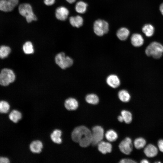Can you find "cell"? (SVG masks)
<instances>
[{
	"label": "cell",
	"mask_w": 163,
	"mask_h": 163,
	"mask_svg": "<svg viewBox=\"0 0 163 163\" xmlns=\"http://www.w3.org/2000/svg\"><path fill=\"white\" fill-rule=\"evenodd\" d=\"M71 137L73 141L78 143L82 147H88L91 143V132L84 126L75 128L72 133Z\"/></svg>",
	"instance_id": "obj_1"
},
{
	"label": "cell",
	"mask_w": 163,
	"mask_h": 163,
	"mask_svg": "<svg viewBox=\"0 0 163 163\" xmlns=\"http://www.w3.org/2000/svg\"><path fill=\"white\" fill-rule=\"evenodd\" d=\"M145 53L148 56H152L155 59L161 57L163 53V46L156 42H153L147 47Z\"/></svg>",
	"instance_id": "obj_2"
},
{
	"label": "cell",
	"mask_w": 163,
	"mask_h": 163,
	"mask_svg": "<svg viewBox=\"0 0 163 163\" xmlns=\"http://www.w3.org/2000/svg\"><path fill=\"white\" fill-rule=\"evenodd\" d=\"M20 14L25 18L27 22L30 23L33 21L37 20V18L33 12L31 5L28 3L21 4L18 7Z\"/></svg>",
	"instance_id": "obj_3"
},
{
	"label": "cell",
	"mask_w": 163,
	"mask_h": 163,
	"mask_svg": "<svg viewBox=\"0 0 163 163\" xmlns=\"http://www.w3.org/2000/svg\"><path fill=\"white\" fill-rule=\"evenodd\" d=\"M15 75L11 69L5 68L2 69L0 73V85L7 86L13 82L15 80Z\"/></svg>",
	"instance_id": "obj_4"
},
{
	"label": "cell",
	"mask_w": 163,
	"mask_h": 163,
	"mask_svg": "<svg viewBox=\"0 0 163 163\" xmlns=\"http://www.w3.org/2000/svg\"><path fill=\"white\" fill-rule=\"evenodd\" d=\"M56 64L61 69H65L71 66L73 64V59L70 57L66 56L63 52L57 54L55 57Z\"/></svg>",
	"instance_id": "obj_5"
},
{
	"label": "cell",
	"mask_w": 163,
	"mask_h": 163,
	"mask_svg": "<svg viewBox=\"0 0 163 163\" xmlns=\"http://www.w3.org/2000/svg\"><path fill=\"white\" fill-rule=\"evenodd\" d=\"M93 29L96 35L99 36H102L108 32L109 30L108 24L104 20H97L94 23Z\"/></svg>",
	"instance_id": "obj_6"
},
{
	"label": "cell",
	"mask_w": 163,
	"mask_h": 163,
	"mask_svg": "<svg viewBox=\"0 0 163 163\" xmlns=\"http://www.w3.org/2000/svg\"><path fill=\"white\" fill-rule=\"evenodd\" d=\"M104 130L100 126H96L93 127L92 130V141L91 144L93 146H96L102 141L104 136Z\"/></svg>",
	"instance_id": "obj_7"
},
{
	"label": "cell",
	"mask_w": 163,
	"mask_h": 163,
	"mask_svg": "<svg viewBox=\"0 0 163 163\" xmlns=\"http://www.w3.org/2000/svg\"><path fill=\"white\" fill-rule=\"evenodd\" d=\"M120 151L126 155H129L133 149L132 140L129 137H126L120 143L119 145Z\"/></svg>",
	"instance_id": "obj_8"
},
{
	"label": "cell",
	"mask_w": 163,
	"mask_h": 163,
	"mask_svg": "<svg viewBox=\"0 0 163 163\" xmlns=\"http://www.w3.org/2000/svg\"><path fill=\"white\" fill-rule=\"evenodd\" d=\"M69 13V11L66 8L61 6L56 8L55 12V16L58 20L64 21L67 18Z\"/></svg>",
	"instance_id": "obj_9"
},
{
	"label": "cell",
	"mask_w": 163,
	"mask_h": 163,
	"mask_svg": "<svg viewBox=\"0 0 163 163\" xmlns=\"http://www.w3.org/2000/svg\"><path fill=\"white\" fill-rule=\"evenodd\" d=\"M15 7L10 0H0V10L5 12L12 11Z\"/></svg>",
	"instance_id": "obj_10"
},
{
	"label": "cell",
	"mask_w": 163,
	"mask_h": 163,
	"mask_svg": "<svg viewBox=\"0 0 163 163\" xmlns=\"http://www.w3.org/2000/svg\"><path fill=\"white\" fill-rule=\"evenodd\" d=\"M106 82L108 85L112 88H116L120 85V80L117 76L114 74L109 75L106 79Z\"/></svg>",
	"instance_id": "obj_11"
},
{
	"label": "cell",
	"mask_w": 163,
	"mask_h": 163,
	"mask_svg": "<svg viewBox=\"0 0 163 163\" xmlns=\"http://www.w3.org/2000/svg\"><path fill=\"white\" fill-rule=\"evenodd\" d=\"M64 105L67 110H75L77 108L78 106V104L75 99L70 97L65 101Z\"/></svg>",
	"instance_id": "obj_12"
},
{
	"label": "cell",
	"mask_w": 163,
	"mask_h": 163,
	"mask_svg": "<svg viewBox=\"0 0 163 163\" xmlns=\"http://www.w3.org/2000/svg\"><path fill=\"white\" fill-rule=\"evenodd\" d=\"M131 41L132 45L136 47L142 46L144 42L142 36L138 33H135L132 35L131 38Z\"/></svg>",
	"instance_id": "obj_13"
},
{
	"label": "cell",
	"mask_w": 163,
	"mask_h": 163,
	"mask_svg": "<svg viewBox=\"0 0 163 163\" xmlns=\"http://www.w3.org/2000/svg\"><path fill=\"white\" fill-rule=\"evenodd\" d=\"M97 146L99 151L103 154L111 152L112 146L108 142L101 141L97 144Z\"/></svg>",
	"instance_id": "obj_14"
},
{
	"label": "cell",
	"mask_w": 163,
	"mask_h": 163,
	"mask_svg": "<svg viewBox=\"0 0 163 163\" xmlns=\"http://www.w3.org/2000/svg\"><path fill=\"white\" fill-rule=\"evenodd\" d=\"M144 151L146 155L149 158L155 156L158 152L157 148L152 144H149L147 145L144 149Z\"/></svg>",
	"instance_id": "obj_15"
},
{
	"label": "cell",
	"mask_w": 163,
	"mask_h": 163,
	"mask_svg": "<svg viewBox=\"0 0 163 163\" xmlns=\"http://www.w3.org/2000/svg\"><path fill=\"white\" fill-rule=\"evenodd\" d=\"M43 145L40 141L36 140L32 142L30 144V148L33 153H38L41 152L43 148Z\"/></svg>",
	"instance_id": "obj_16"
},
{
	"label": "cell",
	"mask_w": 163,
	"mask_h": 163,
	"mask_svg": "<svg viewBox=\"0 0 163 163\" xmlns=\"http://www.w3.org/2000/svg\"><path fill=\"white\" fill-rule=\"evenodd\" d=\"M69 21L70 24L72 26L77 28L81 27L83 23L82 18L79 15L70 17Z\"/></svg>",
	"instance_id": "obj_17"
},
{
	"label": "cell",
	"mask_w": 163,
	"mask_h": 163,
	"mask_svg": "<svg viewBox=\"0 0 163 163\" xmlns=\"http://www.w3.org/2000/svg\"><path fill=\"white\" fill-rule=\"evenodd\" d=\"M129 34V31L128 29L125 27H121L117 32V36L120 40H125L128 37Z\"/></svg>",
	"instance_id": "obj_18"
},
{
	"label": "cell",
	"mask_w": 163,
	"mask_h": 163,
	"mask_svg": "<svg viewBox=\"0 0 163 163\" xmlns=\"http://www.w3.org/2000/svg\"><path fill=\"white\" fill-rule=\"evenodd\" d=\"M62 134V131L60 130L55 129L50 135L51 139L54 143L60 144L62 142V139L61 138Z\"/></svg>",
	"instance_id": "obj_19"
},
{
	"label": "cell",
	"mask_w": 163,
	"mask_h": 163,
	"mask_svg": "<svg viewBox=\"0 0 163 163\" xmlns=\"http://www.w3.org/2000/svg\"><path fill=\"white\" fill-rule=\"evenodd\" d=\"M154 30L153 26L150 24L144 25L142 28V32L147 37L152 36L154 33Z\"/></svg>",
	"instance_id": "obj_20"
},
{
	"label": "cell",
	"mask_w": 163,
	"mask_h": 163,
	"mask_svg": "<svg viewBox=\"0 0 163 163\" xmlns=\"http://www.w3.org/2000/svg\"><path fill=\"white\" fill-rule=\"evenodd\" d=\"M118 96L120 100L124 102L129 101L131 98L129 93L127 91L124 89L119 91L118 93Z\"/></svg>",
	"instance_id": "obj_21"
},
{
	"label": "cell",
	"mask_w": 163,
	"mask_h": 163,
	"mask_svg": "<svg viewBox=\"0 0 163 163\" xmlns=\"http://www.w3.org/2000/svg\"><path fill=\"white\" fill-rule=\"evenodd\" d=\"M87 4L82 1L78 2L75 6V10L78 13L83 14L85 13L87 9Z\"/></svg>",
	"instance_id": "obj_22"
},
{
	"label": "cell",
	"mask_w": 163,
	"mask_h": 163,
	"mask_svg": "<svg viewBox=\"0 0 163 163\" xmlns=\"http://www.w3.org/2000/svg\"><path fill=\"white\" fill-rule=\"evenodd\" d=\"M24 53L27 54H33L34 52V49L32 43L29 41L26 42L23 46Z\"/></svg>",
	"instance_id": "obj_23"
},
{
	"label": "cell",
	"mask_w": 163,
	"mask_h": 163,
	"mask_svg": "<svg viewBox=\"0 0 163 163\" xmlns=\"http://www.w3.org/2000/svg\"><path fill=\"white\" fill-rule=\"evenodd\" d=\"M85 100L88 103L94 105L97 104L99 101L98 97L94 94H90L87 95Z\"/></svg>",
	"instance_id": "obj_24"
},
{
	"label": "cell",
	"mask_w": 163,
	"mask_h": 163,
	"mask_svg": "<svg viewBox=\"0 0 163 163\" xmlns=\"http://www.w3.org/2000/svg\"><path fill=\"white\" fill-rule=\"evenodd\" d=\"M21 117V113L16 110H13L9 115V118L10 120L15 123L18 122Z\"/></svg>",
	"instance_id": "obj_25"
},
{
	"label": "cell",
	"mask_w": 163,
	"mask_h": 163,
	"mask_svg": "<svg viewBox=\"0 0 163 163\" xmlns=\"http://www.w3.org/2000/svg\"><path fill=\"white\" fill-rule=\"evenodd\" d=\"M105 136L107 139L111 142L115 141L118 138L117 133L113 129L108 130L105 133Z\"/></svg>",
	"instance_id": "obj_26"
},
{
	"label": "cell",
	"mask_w": 163,
	"mask_h": 163,
	"mask_svg": "<svg viewBox=\"0 0 163 163\" xmlns=\"http://www.w3.org/2000/svg\"><path fill=\"white\" fill-rule=\"evenodd\" d=\"M11 49L9 47L2 45L0 47V58L4 59L7 57L10 54Z\"/></svg>",
	"instance_id": "obj_27"
},
{
	"label": "cell",
	"mask_w": 163,
	"mask_h": 163,
	"mask_svg": "<svg viewBox=\"0 0 163 163\" xmlns=\"http://www.w3.org/2000/svg\"><path fill=\"white\" fill-rule=\"evenodd\" d=\"M121 115L123 121L126 123H130L132 119V115L131 113L127 110H123L121 112Z\"/></svg>",
	"instance_id": "obj_28"
},
{
	"label": "cell",
	"mask_w": 163,
	"mask_h": 163,
	"mask_svg": "<svg viewBox=\"0 0 163 163\" xmlns=\"http://www.w3.org/2000/svg\"><path fill=\"white\" fill-rule=\"evenodd\" d=\"M146 143L145 140L142 137L136 139L134 142V145L135 147L137 149L143 148L145 145Z\"/></svg>",
	"instance_id": "obj_29"
},
{
	"label": "cell",
	"mask_w": 163,
	"mask_h": 163,
	"mask_svg": "<svg viewBox=\"0 0 163 163\" xmlns=\"http://www.w3.org/2000/svg\"><path fill=\"white\" fill-rule=\"evenodd\" d=\"M10 106L6 101H2L0 102V112L1 113H7L9 109Z\"/></svg>",
	"instance_id": "obj_30"
},
{
	"label": "cell",
	"mask_w": 163,
	"mask_h": 163,
	"mask_svg": "<svg viewBox=\"0 0 163 163\" xmlns=\"http://www.w3.org/2000/svg\"><path fill=\"white\" fill-rule=\"evenodd\" d=\"M120 163H136V162L133 160L129 159H123L119 162Z\"/></svg>",
	"instance_id": "obj_31"
},
{
	"label": "cell",
	"mask_w": 163,
	"mask_h": 163,
	"mask_svg": "<svg viewBox=\"0 0 163 163\" xmlns=\"http://www.w3.org/2000/svg\"><path fill=\"white\" fill-rule=\"evenodd\" d=\"M158 144L159 150L163 152V140L160 139L158 142Z\"/></svg>",
	"instance_id": "obj_32"
},
{
	"label": "cell",
	"mask_w": 163,
	"mask_h": 163,
	"mask_svg": "<svg viewBox=\"0 0 163 163\" xmlns=\"http://www.w3.org/2000/svg\"><path fill=\"white\" fill-rule=\"evenodd\" d=\"M55 0H44V4L48 6H50L53 5L55 2Z\"/></svg>",
	"instance_id": "obj_33"
},
{
	"label": "cell",
	"mask_w": 163,
	"mask_h": 163,
	"mask_svg": "<svg viewBox=\"0 0 163 163\" xmlns=\"http://www.w3.org/2000/svg\"><path fill=\"white\" fill-rule=\"evenodd\" d=\"M9 162L8 158L3 157H0V163H8Z\"/></svg>",
	"instance_id": "obj_34"
},
{
	"label": "cell",
	"mask_w": 163,
	"mask_h": 163,
	"mask_svg": "<svg viewBox=\"0 0 163 163\" xmlns=\"http://www.w3.org/2000/svg\"><path fill=\"white\" fill-rule=\"evenodd\" d=\"M16 6L18 4L19 0H10Z\"/></svg>",
	"instance_id": "obj_35"
},
{
	"label": "cell",
	"mask_w": 163,
	"mask_h": 163,
	"mask_svg": "<svg viewBox=\"0 0 163 163\" xmlns=\"http://www.w3.org/2000/svg\"><path fill=\"white\" fill-rule=\"evenodd\" d=\"M159 10L161 13L163 15V3H161L159 7Z\"/></svg>",
	"instance_id": "obj_36"
},
{
	"label": "cell",
	"mask_w": 163,
	"mask_h": 163,
	"mask_svg": "<svg viewBox=\"0 0 163 163\" xmlns=\"http://www.w3.org/2000/svg\"><path fill=\"white\" fill-rule=\"evenodd\" d=\"M117 118L118 120L120 122H122L124 121L123 118L121 115L118 116Z\"/></svg>",
	"instance_id": "obj_37"
},
{
	"label": "cell",
	"mask_w": 163,
	"mask_h": 163,
	"mask_svg": "<svg viewBox=\"0 0 163 163\" xmlns=\"http://www.w3.org/2000/svg\"><path fill=\"white\" fill-rule=\"evenodd\" d=\"M141 163H148L149 162L146 159H143L141 161Z\"/></svg>",
	"instance_id": "obj_38"
},
{
	"label": "cell",
	"mask_w": 163,
	"mask_h": 163,
	"mask_svg": "<svg viewBox=\"0 0 163 163\" xmlns=\"http://www.w3.org/2000/svg\"><path fill=\"white\" fill-rule=\"evenodd\" d=\"M66 1L69 3L72 4L74 3L76 0H66Z\"/></svg>",
	"instance_id": "obj_39"
}]
</instances>
